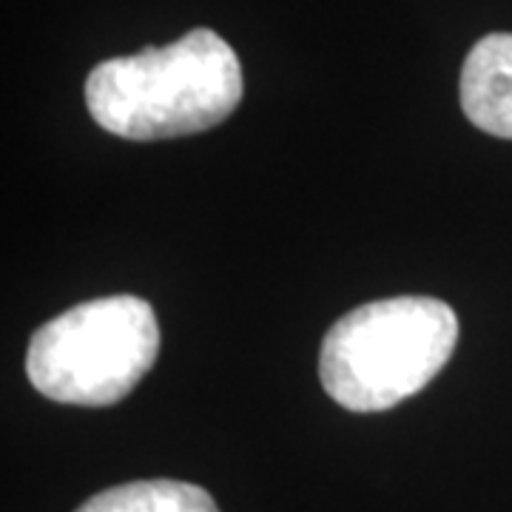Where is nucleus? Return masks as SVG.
<instances>
[{
  "instance_id": "1",
  "label": "nucleus",
  "mask_w": 512,
  "mask_h": 512,
  "mask_svg": "<svg viewBox=\"0 0 512 512\" xmlns=\"http://www.w3.org/2000/svg\"><path fill=\"white\" fill-rule=\"evenodd\" d=\"M242 100L237 52L211 29L163 49L111 57L86 80L94 123L126 140H171L220 126Z\"/></svg>"
},
{
  "instance_id": "2",
  "label": "nucleus",
  "mask_w": 512,
  "mask_h": 512,
  "mask_svg": "<svg viewBox=\"0 0 512 512\" xmlns=\"http://www.w3.org/2000/svg\"><path fill=\"white\" fill-rule=\"evenodd\" d=\"M456 339V311L441 299L367 302L328 330L319 353L322 387L353 413L390 410L416 396L447 365Z\"/></svg>"
},
{
  "instance_id": "3",
  "label": "nucleus",
  "mask_w": 512,
  "mask_h": 512,
  "mask_svg": "<svg viewBox=\"0 0 512 512\" xmlns=\"http://www.w3.org/2000/svg\"><path fill=\"white\" fill-rule=\"evenodd\" d=\"M157 353L160 328L151 305L120 293L46 322L29 342L26 373L52 402L109 407L140 384Z\"/></svg>"
},
{
  "instance_id": "4",
  "label": "nucleus",
  "mask_w": 512,
  "mask_h": 512,
  "mask_svg": "<svg viewBox=\"0 0 512 512\" xmlns=\"http://www.w3.org/2000/svg\"><path fill=\"white\" fill-rule=\"evenodd\" d=\"M461 109L481 131L512 140V35L478 40L461 69Z\"/></svg>"
},
{
  "instance_id": "5",
  "label": "nucleus",
  "mask_w": 512,
  "mask_h": 512,
  "mask_svg": "<svg viewBox=\"0 0 512 512\" xmlns=\"http://www.w3.org/2000/svg\"><path fill=\"white\" fill-rule=\"evenodd\" d=\"M77 512H220L217 501L197 484L154 478L131 481L92 495Z\"/></svg>"
}]
</instances>
